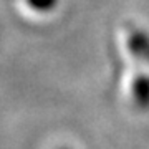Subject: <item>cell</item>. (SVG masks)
Returning <instances> with one entry per match:
<instances>
[{
	"label": "cell",
	"instance_id": "cell-3",
	"mask_svg": "<svg viewBox=\"0 0 149 149\" xmlns=\"http://www.w3.org/2000/svg\"><path fill=\"white\" fill-rule=\"evenodd\" d=\"M27 3L35 12H50L56 7L58 0H27Z\"/></svg>",
	"mask_w": 149,
	"mask_h": 149
},
{
	"label": "cell",
	"instance_id": "cell-4",
	"mask_svg": "<svg viewBox=\"0 0 149 149\" xmlns=\"http://www.w3.org/2000/svg\"><path fill=\"white\" fill-rule=\"evenodd\" d=\"M60 149H68V148H60Z\"/></svg>",
	"mask_w": 149,
	"mask_h": 149
},
{
	"label": "cell",
	"instance_id": "cell-1",
	"mask_svg": "<svg viewBox=\"0 0 149 149\" xmlns=\"http://www.w3.org/2000/svg\"><path fill=\"white\" fill-rule=\"evenodd\" d=\"M126 33H128V47L131 53L149 66V35L134 25H128Z\"/></svg>",
	"mask_w": 149,
	"mask_h": 149
},
{
	"label": "cell",
	"instance_id": "cell-2",
	"mask_svg": "<svg viewBox=\"0 0 149 149\" xmlns=\"http://www.w3.org/2000/svg\"><path fill=\"white\" fill-rule=\"evenodd\" d=\"M133 101L139 109H149V76L138 73L133 81Z\"/></svg>",
	"mask_w": 149,
	"mask_h": 149
}]
</instances>
